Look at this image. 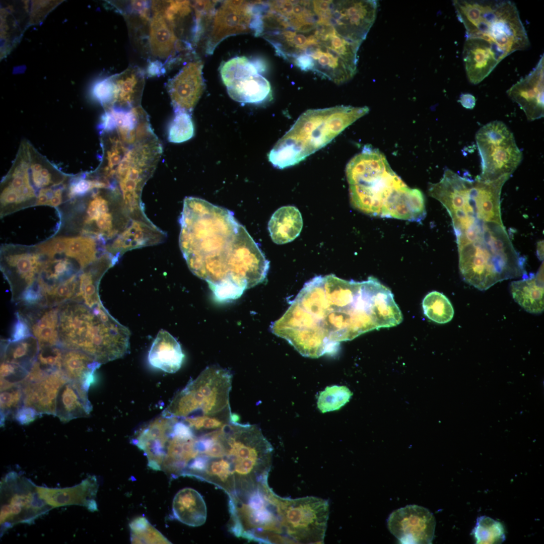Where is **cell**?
<instances>
[{
  "label": "cell",
  "mask_w": 544,
  "mask_h": 544,
  "mask_svg": "<svg viewBox=\"0 0 544 544\" xmlns=\"http://www.w3.org/2000/svg\"><path fill=\"white\" fill-rule=\"evenodd\" d=\"M374 291L372 277L356 282L333 274L316 276L304 285L270 330L304 357L334 353L340 342L378 329Z\"/></svg>",
  "instance_id": "cell-1"
},
{
  "label": "cell",
  "mask_w": 544,
  "mask_h": 544,
  "mask_svg": "<svg viewBox=\"0 0 544 544\" xmlns=\"http://www.w3.org/2000/svg\"><path fill=\"white\" fill-rule=\"evenodd\" d=\"M179 222L183 257L191 272L211 290H245L264 280L269 261L233 212L201 198L186 197Z\"/></svg>",
  "instance_id": "cell-2"
},
{
  "label": "cell",
  "mask_w": 544,
  "mask_h": 544,
  "mask_svg": "<svg viewBox=\"0 0 544 544\" xmlns=\"http://www.w3.org/2000/svg\"><path fill=\"white\" fill-rule=\"evenodd\" d=\"M332 7V1H282L277 8L278 29L261 36L302 71L340 84L355 75L361 44L338 33Z\"/></svg>",
  "instance_id": "cell-3"
},
{
  "label": "cell",
  "mask_w": 544,
  "mask_h": 544,
  "mask_svg": "<svg viewBox=\"0 0 544 544\" xmlns=\"http://www.w3.org/2000/svg\"><path fill=\"white\" fill-rule=\"evenodd\" d=\"M352 206L367 215L420 222L426 215L421 190L407 186L377 149L366 145L348 162Z\"/></svg>",
  "instance_id": "cell-4"
},
{
  "label": "cell",
  "mask_w": 544,
  "mask_h": 544,
  "mask_svg": "<svg viewBox=\"0 0 544 544\" xmlns=\"http://www.w3.org/2000/svg\"><path fill=\"white\" fill-rule=\"evenodd\" d=\"M130 335L101 303L89 307L72 300L59 306V345L82 351L100 365L126 355Z\"/></svg>",
  "instance_id": "cell-5"
},
{
  "label": "cell",
  "mask_w": 544,
  "mask_h": 544,
  "mask_svg": "<svg viewBox=\"0 0 544 544\" xmlns=\"http://www.w3.org/2000/svg\"><path fill=\"white\" fill-rule=\"evenodd\" d=\"M369 111L367 106L344 105L308 109L277 142L268 154V161L280 169L295 165L326 146Z\"/></svg>",
  "instance_id": "cell-6"
},
{
  "label": "cell",
  "mask_w": 544,
  "mask_h": 544,
  "mask_svg": "<svg viewBox=\"0 0 544 544\" xmlns=\"http://www.w3.org/2000/svg\"><path fill=\"white\" fill-rule=\"evenodd\" d=\"M458 20L466 38H478L491 44L504 59L529 46V40L515 4L510 1L455 0Z\"/></svg>",
  "instance_id": "cell-7"
},
{
  "label": "cell",
  "mask_w": 544,
  "mask_h": 544,
  "mask_svg": "<svg viewBox=\"0 0 544 544\" xmlns=\"http://www.w3.org/2000/svg\"><path fill=\"white\" fill-rule=\"evenodd\" d=\"M221 430L224 456L229 461L234 478L233 497H246L267 481L273 448L256 425L232 420Z\"/></svg>",
  "instance_id": "cell-8"
},
{
  "label": "cell",
  "mask_w": 544,
  "mask_h": 544,
  "mask_svg": "<svg viewBox=\"0 0 544 544\" xmlns=\"http://www.w3.org/2000/svg\"><path fill=\"white\" fill-rule=\"evenodd\" d=\"M510 177L486 180L480 176H460L447 168L439 182L429 184L428 193L444 207L452 220L460 219L471 208L494 220L501 216L502 188Z\"/></svg>",
  "instance_id": "cell-9"
},
{
  "label": "cell",
  "mask_w": 544,
  "mask_h": 544,
  "mask_svg": "<svg viewBox=\"0 0 544 544\" xmlns=\"http://www.w3.org/2000/svg\"><path fill=\"white\" fill-rule=\"evenodd\" d=\"M141 449L152 469L162 470L172 479L182 476L199 454L198 436L180 419L161 416L151 425Z\"/></svg>",
  "instance_id": "cell-10"
},
{
  "label": "cell",
  "mask_w": 544,
  "mask_h": 544,
  "mask_svg": "<svg viewBox=\"0 0 544 544\" xmlns=\"http://www.w3.org/2000/svg\"><path fill=\"white\" fill-rule=\"evenodd\" d=\"M232 375L211 366L178 391L162 414L185 419L197 416L233 419L230 407Z\"/></svg>",
  "instance_id": "cell-11"
},
{
  "label": "cell",
  "mask_w": 544,
  "mask_h": 544,
  "mask_svg": "<svg viewBox=\"0 0 544 544\" xmlns=\"http://www.w3.org/2000/svg\"><path fill=\"white\" fill-rule=\"evenodd\" d=\"M274 492L267 482L249 496L229 498V529L238 537L260 543H286Z\"/></svg>",
  "instance_id": "cell-12"
},
{
  "label": "cell",
  "mask_w": 544,
  "mask_h": 544,
  "mask_svg": "<svg viewBox=\"0 0 544 544\" xmlns=\"http://www.w3.org/2000/svg\"><path fill=\"white\" fill-rule=\"evenodd\" d=\"M286 537L299 543H323L329 513L328 502L314 496L296 499L274 494Z\"/></svg>",
  "instance_id": "cell-13"
},
{
  "label": "cell",
  "mask_w": 544,
  "mask_h": 544,
  "mask_svg": "<svg viewBox=\"0 0 544 544\" xmlns=\"http://www.w3.org/2000/svg\"><path fill=\"white\" fill-rule=\"evenodd\" d=\"M475 141L481 160L480 176L484 180L511 176L522 161V153L513 133L501 121L482 127L476 133Z\"/></svg>",
  "instance_id": "cell-14"
},
{
  "label": "cell",
  "mask_w": 544,
  "mask_h": 544,
  "mask_svg": "<svg viewBox=\"0 0 544 544\" xmlns=\"http://www.w3.org/2000/svg\"><path fill=\"white\" fill-rule=\"evenodd\" d=\"M1 524L28 522L52 507L39 496L36 487L16 473L6 477L1 485Z\"/></svg>",
  "instance_id": "cell-15"
},
{
  "label": "cell",
  "mask_w": 544,
  "mask_h": 544,
  "mask_svg": "<svg viewBox=\"0 0 544 544\" xmlns=\"http://www.w3.org/2000/svg\"><path fill=\"white\" fill-rule=\"evenodd\" d=\"M387 526L401 543H432L436 520L428 509L410 505L393 511L388 517Z\"/></svg>",
  "instance_id": "cell-16"
},
{
  "label": "cell",
  "mask_w": 544,
  "mask_h": 544,
  "mask_svg": "<svg viewBox=\"0 0 544 544\" xmlns=\"http://www.w3.org/2000/svg\"><path fill=\"white\" fill-rule=\"evenodd\" d=\"M253 2L226 1L215 11L206 45V53L212 54L224 39L252 31Z\"/></svg>",
  "instance_id": "cell-17"
},
{
  "label": "cell",
  "mask_w": 544,
  "mask_h": 544,
  "mask_svg": "<svg viewBox=\"0 0 544 544\" xmlns=\"http://www.w3.org/2000/svg\"><path fill=\"white\" fill-rule=\"evenodd\" d=\"M377 7L373 0L334 1V16L340 35L361 44L375 21Z\"/></svg>",
  "instance_id": "cell-18"
},
{
  "label": "cell",
  "mask_w": 544,
  "mask_h": 544,
  "mask_svg": "<svg viewBox=\"0 0 544 544\" xmlns=\"http://www.w3.org/2000/svg\"><path fill=\"white\" fill-rule=\"evenodd\" d=\"M37 252H20L4 256L2 270L11 292V300L18 304L36 284L44 260Z\"/></svg>",
  "instance_id": "cell-19"
},
{
  "label": "cell",
  "mask_w": 544,
  "mask_h": 544,
  "mask_svg": "<svg viewBox=\"0 0 544 544\" xmlns=\"http://www.w3.org/2000/svg\"><path fill=\"white\" fill-rule=\"evenodd\" d=\"M201 61L186 64L167 83V89L176 112L191 113L202 95L205 83Z\"/></svg>",
  "instance_id": "cell-20"
},
{
  "label": "cell",
  "mask_w": 544,
  "mask_h": 544,
  "mask_svg": "<svg viewBox=\"0 0 544 544\" xmlns=\"http://www.w3.org/2000/svg\"><path fill=\"white\" fill-rule=\"evenodd\" d=\"M543 85L542 55L534 68L507 91L508 96L519 105L529 121L543 117Z\"/></svg>",
  "instance_id": "cell-21"
},
{
  "label": "cell",
  "mask_w": 544,
  "mask_h": 544,
  "mask_svg": "<svg viewBox=\"0 0 544 544\" xmlns=\"http://www.w3.org/2000/svg\"><path fill=\"white\" fill-rule=\"evenodd\" d=\"M68 380L61 370L47 374L36 380L21 384L24 393V406L33 409L38 415H55L58 391Z\"/></svg>",
  "instance_id": "cell-22"
},
{
  "label": "cell",
  "mask_w": 544,
  "mask_h": 544,
  "mask_svg": "<svg viewBox=\"0 0 544 544\" xmlns=\"http://www.w3.org/2000/svg\"><path fill=\"white\" fill-rule=\"evenodd\" d=\"M462 57L467 78L474 85L483 81L503 59L491 44L478 38H466Z\"/></svg>",
  "instance_id": "cell-23"
},
{
  "label": "cell",
  "mask_w": 544,
  "mask_h": 544,
  "mask_svg": "<svg viewBox=\"0 0 544 544\" xmlns=\"http://www.w3.org/2000/svg\"><path fill=\"white\" fill-rule=\"evenodd\" d=\"M17 314L26 323L39 348L59 345V306H21Z\"/></svg>",
  "instance_id": "cell-24"
},
{
  "label": "cell",
  "mask_w": 544,
  "mask_h": 544,
  "mask_svg": "<svg viewBox=\"0 0 544 544\" xmlns=\"http://www.w3.org/2000/svg\"><path fill=\"white\" fill-rule=\"evenodd\" d=\"M98 487L96 478L91 477L72 488L52 489L36 487V489L39 497L52 507L80 505L95 511L97 510L95 499Z\"/></svg>",
  "instance_id": "cell-25"
},
{
  "label": "cell",
  "mask_w": 544,
  "mask_h": 544,
  "mask_svg": "<svg viewBox=\"0 0 544 544\" xmlns=\"http://www.w3.org/2000/svg\"><path fill=\"white\" fill-rule=\"evenodd\" d=\"M88 389L81 384L68 380L60 388L56 400L55 415L66 422L88 416L92 410Z\"/></svg>",
  "instance_id": "cell-26"
},
{
  "label": "cell",
  "mask_w": 544,
  "mask_h": 544,
  "mask_svg": "<svg viewBox=\"0 0 544 544\" xmlns=\"http://www.w3.org/2000/svg\"><path fill=\"white\" fill-rule=\"evenodd\" d=\"M184 358L181 346L170 333L161 330L150 349L148 359L154 368L169 373L177 372Z\"/></svg>",
  "instance_id": "cell-27"
},
{
  "label": "cell",
  "mask_w": 544,
  "mask_h": 544,
  "mask_svg": "<svg viewBox=\"0 0 544 544\" xmlns=\"http://www.w3.org/2000/svg\"><path fill=\"white\" fill-rule=\"evenodd\" d=\"M510 292L514 301L526 311L540 314L544 308L543 263L535 274H531L521 279L512 282Z\"/></svg>",
  "instance_id": "cell-28"
},
{
  "label": "cell",
  "mask_w": 544,
  "mask_h": 544,
  "mask_svg": "<svg viewBox=\"0 0 544 544\" xmlns=\"http://www.w3.org/2000/svg\"><path fill=\"white\" fill-rule=\"evenodd\" d=\"M172 512L180 522L190 526H199L206 520L207 512L205 502L201 495L190 488L178 491L174 497Z\"/></svg>",
  "instance_id": "cell-29"
},
{
  "label": "cell",
  "mask_w": 544,
  "mask_h": 544,
  "mask_svg": "<svg viewBox=\"0 0 544 544\" xmlns=\"http://www.w3.org/2000/svg\"><path fill=\"white\" fill-rule=\"evenodd\" d=\"M116 262L111 255L105 254L82 269L79 277V292L74 301L81 302L89 307L101 303L98 293L100 281L107 269Z\"/></svg>",
  "instance_id": "cell-30"
},
{
  "label": "cell",
  "mask_w": 544,
  "mask_h": 544,
  "mask_svg": "<svg viewBox=\"0 0 544 544\" xmlns=\"http://www.w3.org/2000/svg\"><path fill=\"white\" fill-rule=\"evenodd\" d=\"M303 227V219L299 210L287 206L278 209L271 217L268 230L272 240L277 244H284L295 239Z\"/></svg>",
  "instance_id": "cell-31"
},
{
  "label": "cell",
  "mask_w": 544,
  "mask_h": 544,
  "mask_svg": "<svg viewBox=\"0 0 544 544\" xmlns=\"http://www.w3.org/2000/svg\"><path fill=\"white\" fill-rule=\"evenodd\" d=\"M39 351L38 342L32 335L17 341L3 340L1 362L9 363L29 373Z\"/></svg>",
  "instance_id": "cell-32"
},
{
  "label": "cell",
  "mask_w": 544,
  "mask_h": 544,
  "mask_svg": "<svg viewBox=\"0 0 544 544\" xmlns=\"http://www.w3.org/2000/svg\"><path fill=\"white\" fill-rule=\"evenodd\" d=\"M100 365L82 351L63 348L62 371L69 380L78 382L87 389L94 380L95 370Z\"/></svg>",
  "instance_id": "cell-33"
},
{
  "label": "cell",
  "mask_w": 544,
  "mask_h": 544,
  "mask_svg": "<svg viewBox=\"0 0 544 544\" xmlns=\"http://www.w3.org/2000/svg\"><path fill=\"white\" fill-rule=\"evenodd\" d=\"M227 90L232 99L241 103L259 104L271 96L269 82L259 74L235 81Z\"/></svg>",
  "instance_id": "cell-34"
},
{
  "label": "cell",
  "mask_w": 544,
  "mask_h": 544,
  "mask_svg": "<svg viewBox=\"0 0 544 544\" xmlns=\"http://www.w3.org/2000/svg\"><path fill=\"white\" fill-rule=\"evenodd\" d=\"M115 87L114 103L124 107L136 104L141 98L144 84V75L138 67H128L111 77Z\"/></svg>",
  "instance_id": "cell-35"
},
{
  "label": "cell",
  "mask_w": 544,
  "mask_h": 544,
  "mask_svg": "<svg viewBox=\"0 0 544 544\" xmlns=\"http://www.w3.org/2000/svg\"><path fill=\"white\" fill-rule=\"evenodd\" d=\"M149 36L152 53L161 58L170 56L178 44L173 28L160 12H155L152 19Z\"/></svg>",
  "instance_id": "cell-36"
},
{
  "label": "cell",
  "mask_w": 544,
  "mask_h": 544,
  "mask_svg": "<svg viewBox=\"0 0 544 544\" xmlns=\"http://www.w3.org/2000/svg\"><path fill=\"white\" fill-rule=\"evenodd\" d=\"M264 69L265 65L261 60L237 56L224 62L220 73L222 81L227 87L235 81L259 74Z\"/></svg>",
  "instance_id": "cell-37"
},
{
  "label": "cell",
  "mask_w": 544,
  "mask_h": 544,
  "mask_svg": "<svg viewBox=\"0 0 544 544\" xmlns=\"http://www.w3.org/2000/svg\"><path fill=\"white\" fill-rule=\"evenodd\" d=\"M98 244L92 237L69 238L65 254L74 259L82 270L105 255L99 254Z\"/></svg>",
  "instance_id": "cell-38"
},
{
  "label": "cell",
  "mask_w": 544,
  "mask_h": 544,
  "mask_svg": "<svg viewBox=\"0 0 544 544\" xmlns=\"http://www.w3.org/2000/svg\"><path fill=\"white\" fill-rule=\"evenodd\" d=\"M422 308L428 318L440 324L450 321L454 314L453 306L448 298L436 291L429 293L424 297Z\"/></svg>",
  "instance_id": "cell-39"
},
{
  "label": "cell",
  "mask_w": 544,
  "mask_h": 544,
  "mask_svg": "<svg viewBox=\"0 0 544 544\" xmlns=\"http://www.w3.org/2000/svg\"><path fill=\"white\" fill-rule=\"evenodd\" d=\"M471 534L476 543H501L506 539L502 524L487 516L478 517Z\"/></svg>",
  "instance_id": "cell-40"
},
{
  "label": "cell",
  "mask_w": 544,
  "mask_h": 544,
  "mask_svg": "<svg viewBox=\"0 0 544 544\" xmlns=\"http://www.w3.org/2000/svg\"><path fill=\"white\" fill-rule=\"evenodd\" d=\"M129 526L132 543H171L145 517L133 519Z\"/></svg>",
  "instance_id": "cell-41"
},
{
  "label": "cell",
  "mask_w": 544,
  "mask_h": 544,
  "mask_svg": "<svg viewBox=\"0 0 544 544\" xmlns=\"http://www.w3.org/2000/svg\"><path fill=\"white\" fill-rule=\"evenodd\" d=\"M80 273L45 294L43 298V306L56 307L75 300L79 292Z\"/></svg>",
  "instance_id": "cell-42"
},
{
  "label": "cell",
  "mask_w": 544,
  "mask_h": 544,
  "mask_svg": "<svg viewBox=\"0 0 544 544\" xmlns=\"http://www.w3.org/2000/svg\"><path fill=\"white\" fill-rule=\"evenodd\" d=\"M352 395L351 391L345 386L326 387L319 393L317 407L322 413L337 410L349 401Z\"/></svg>",
  "instance_id": "cell-43"
},
{
  "label": "cell",
  "mask_w": 544,
  "mask_h": 544,
  "mask_svg": "<svg viewBox=\"0 0 544 544\" xmlns=\"http://www.w3.org/2000/svg\"><path fill=\"white\" fill-rule=\"evenodd\" d=\"M1 424L6 419L15 417L24 406V393L21 385L17 384L1 390Z\"/></svg>",
  "instance_id": "cell-44"
},
{
  "label": "cell",
  "mask_w": 544,
  "mask_h": 544,
  "mask_svg": "<svg viewBox=\"0 0 544 544\" xmlns=\"http://www.w3.org/2000/svg\"><path fill=\"white\" fill-rule=\"evenodd\" d=\"M194 134V126L191 115L184 112H176L168 128V140L173 143H181L190 140Z\"/></svg>",
  "instance_id": "cell-45"
},
{
  "label": "cell",
  "mask_w": 544,
  "mask_h": 544,
  "mask_svg": "<svg viewBox=\"0 0 544 544\" xmlns=\"http://www.w3.org/2000/svg\"><path fill=\"white\" fill-rule=\"evenodd\" d=\"M191 6L187 1H164V7H162L161 2L153 3L155 12L161 13L173 28L180 20L189 14Z\"/></svg>",
  "instance_id": "cell-46"
},
{
  "label": "cell",
  "mask_w": 544,
  "mask_h": 544,
  "mask_svg": "<svg viewBox=\"0 0 544 544\" xmlns=\"http://www.w3.org/2000/svg\"><path fill=\"white\" fill-rule=\"evenodd\" d=\"M63 348L60 345L39 348L36 363L43 372L49 374L61 370Z\"/></svg>",
  "instance_id": "cell-47"
},
{
  "label": "cell",
  "mask_w": 544,
  "mask_h": 544,
  "mask_svg": "<svg viewBox=\"0 0 544 544\" xmlns=\"http://www.w3.org/2000/svg\"><path fill=\"white\" fill-rule=\"evenodd\" d=\"M217 2V1H197L192 6L195 15L193 35L195 43L199 40L205 25L213 19Z\"/></svg>",
  "instance_id": "cell-48"
},
{
  "label": "cell",
  "mask_w": 544,
  "mask_h": 544,
  "mask_svg": "<svg viewBox=\"0 0 544 544\" xmlns=\"http://www.w3.org/2000/svg\"><path fill=\"white\" fill-rule=\"evenodd\" d=\"M92 93L95 98L104 106L114 103L115 87L112 78L105 79L96 83Z\"/></svg>",
  "instance_id": "cell-49"
},
{
  "label": "cell",
  "mask_w": 544,
  "mask_h": 544,
  "mask_svg": "<svg viewBox=\"0 0 544 544\" xmlns=\"http://www.w3.org/2000/svg\"><path fill=\"white\" fill-rule=\"evenodd\" d=\"M67 237L54 238L38 246V251L42 255L52 258L58 254L64 253L69 241Z\"/></svg>",
  "instance_id": "cell-50"
},
{
  "label": "cell",
  "mask_w": 544,
  "mask_h": 544,
  "mask_svg": "<svg viewBox=\"0 0 544 544\" xmlns=\"http://www.w3.org/2000/svg\"><path fill=\"white\" fill-rule=\"evenodd\" d=\"M17 321L10 340L17 341L31 335L29 327L23 319L16 313Z\"/></svg>",
  "instance_id": "cell-51"
},
{
  "label": "cell",
  "mask_w": 544,
  "mask_h": 544,
  "mask_svg": "<svg viewBox=\"0 0 544 544\" xmlns=\"http://www.w3.org/2000/svg\"><path fill=\"white\" fill-rule=\"evenodd\" d=\"M38 415L33 409L23 406L17 413L15 418L19 422L24 424L33 421Z\"/></svg>",
  "instance_id": "cell-52"
},
{
  "label": "cell",
  "mask_w": 544,
  "mask_h": 544,
  "mask_svg": "<svg viewBox=\"0 0 544 544\" xmlns=\"http://www.w3.org/2000/svg\"><path fill=\"white\" fill-rule=\"evenodd\" d=\"M458 101L466 109H472L475 106L476 99L472 94L465 93L460 95Z\"/></svg>",
  "instance_id": "cell-53"
},
{
  "label": "cell",
  "mask_w": 544,
  "mask_h": 544,
  "mask_svg": "<svg viewBox=\"0 0 544 544\" xmlns=\"http://www.w3.org/2000/svg\"><path fill=\"white\" fill-rule=\"evenodd\" d=\"M162 70V66L159 62H152L149 66L148 72L149 75L155 76L159 74Z\"/></svg>",
  "instance_id": "cell-54"
},
{
  "label": "cell",
  "mask_w": 544,
  "mask_h": 544,
  "mask_svg": "<svg viewBox=\"0 0 544 544\" xmlns=\"http://www.w3.org/2000/svg\"><path fill=\"white\" fill-rule=\"evenodd\" d=\"M537 254L538 258L540 260H543V242L540 241L537 244Z\"/></svg>",
  "instance_id": "cell-55"
}]
</instances>
